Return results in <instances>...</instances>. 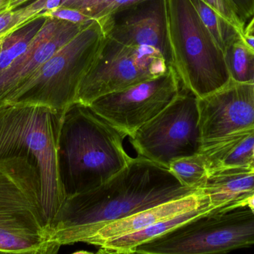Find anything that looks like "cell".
I'll return each instance as SVG.
<instances>
[{"instance_id": "35", "label": "cell", "mask_w": 254, "mask_h": 254, "mask_svg": "<svg viewBox=\"0 0 254 254\" xmlns=\"http://www.w3.org/2000/svg\"><path fill=\"white\" fill-rule=\"evenodd\" d=\"M71 254H96L91 253V252H86V251H80V252H74V253Z\"/></svg>"}, {"instance_id": "13", "label": "cell", "mask_w": 254, "mask_h": 254, "mask_svg": "<svg viewBox=\"0 0 254 254\" xmlns=\"http://www.w3.org/2000/svg\"><path fill=\"white\" fill-rule=\"evenodd\" d=\"M206 206L211 207L207 197L198 189L182 198L153 206L112 222L98 230L83 243L100 247L108 240L133 234L169 218Z\"/></svg>"}, {"instance_id": "15", "label": "cell", "mask_w": 254, "mask_h": 254, "mask_svg": "<svg viewBox=\"0 0 254 254\" xmlns=\"http://www.w3.org/2000/svg\"><path fill=\"white\" fill-rule=\"evenodd\" d=\"M199 189L213 208L210 214L239 208L244 200L254 194V167L210 170Z\"/></svg>"}, {"instance_id": "12", "label": "cell", "mask_w": 254, "mask_h": 254, "mask_svg": "<svg viewBox=\"0 0 254 254\" xmlns=\"http://www.w3.org/2000/svg\"><path fill=\"white\" fill-rule=\"evenodd\" d=\"M89 23L75 24L47 17L26 52L0 74V107L9 94L25 83Z\"/></svg>"}, {"instance_id": "29", "label": "cell", "mask_w": 254, "mask_h": 254, "mask_svg": "<svg viewBox=\"0 0 254 254\" xmlns=\"http://www.w3.org/2000/svg\"><path fill=\"white\" fill-rule=\"evenodd\" d=\"M241 37L246 46L254 52V36L244 34L241 35Z\"/></svg>"}, {"instance_id": "24", "label": "cell", "mask_w": 254, "mask_h": 254, "mask_svg": "<svg viewBox=\"0 0 254 254\" xmlns=\"http://www.w3.org/2000/svg\"><path fill=\"white\" fill-rule=\"evenodd\" d=\"M146 1L148 0H111L100 10L93 19L101 22L107 33H108L113 26L116 15Z\"/></svg>"}, {"instance_id": "20", "label": "cell", "mask_w": 254, "mask_h": 254, "mask_svg": "<svg viewBox=\"0 0 254 254\" xmlns=\"http://www.w3.org/2000/svg\"><path fill=\"white\" fill-rule=\"evenodd\" d=\"M168 169L183 186L192 189L201 188L209 173L207 161L201 153L176 160Z\"/></svg>"}, {"instance_id": "4", "label": "cell", "mask_w": 254, "mask_h": 254, "mask_svg": "<svg viewBox=\"0 0 254 254\" xmlns=\"http://www.w3.org/2000/svg\"><path fill=\"white\" fill-rule=\"evenodd\" d=\"M171 64L185 89L197 98L223 88L231 78L225 52L190 0H162Z\"/></svg>"}, {"instance_id": "28", "label": "cell", "mask_w": 254, "mask_h": 254, "mask_svg": "<svg viewBox=\"0 0 254 254\" xmlns=\"http://www.w3.org/2000/svg\"><path fill=\"white\" fill-rule=\"evenodd\" d=\"M246 207L254 212V194L244 200L239 206V208Z\"/></svg>"}, {"instance_id": "16", "label": "cell", "mask_w": 254, "mask_h": 254, "mask_svg": "<svg viewBox=\"0 0 254 254\" xmlns=\"http://www.w3.org/2000/svg\"><path fill=\"white\" fill-rule=\"evenodd\" d=\"M212 210L213 209L210 206H206L196 210L186 212L154 224L133 234L108 240L103 243L100 248L113 251L118 253L134 254L139 246L152 241L197 218L210 214Z\"/></svg>"}, {"instance_id": "10", "label": "cell", "mask_w": 254, "mask_h": 254, "mask_svg": "<svg viewBox=\"0 0 254 254\" xmlns=\"http://www.w3.org/2000/svg\"><path fill=\"white\" fill-rule=\"evenodd\" d=\"M182 89L183 85L176 70L169 66L158 77L101 97L89 106L128 137L165 110Z\"/></svg>"}, {"instance_id": "33", "label": "cell", "mask_w": 254, "mask_h": 254, "mask_svg": "<svg viewBox=\"0 0 254 254\" xmlns=\"http://www.w3.org/2000/svg\"><path fill=\"white\" fill-rule=\"evenodd\" d=\"M0 254H39L36 252H16L0 250Z\"/></svg>"}, {"instance_id": "1", "label": "cell", "mask_w": 254, "mask_h": 254, "mask_svg": "<svg viewBox=\"0 0 254 254\" xmlns=\"http://www.w3.org/2000/svg\"><path fill=\"white\" fill-rule=\"evenodd\" d=\"M168 168L143 157L98 188L68 197L54 224L51 254L63 246L83 243L103 227L141 210L189 195Z\"/></svg>"}, {"instance_id": "8", "label": "cell", "mask_w": 254, "mask_h": 254, "mask_svg": "<svg viewBox=\"0 0 254 254\" xmlns=\"http://www.w3.org/2000/svg\"><path fill=\"white\" fill-rule=\"evenodd\" d=\"M128 139L137 156L166 168L176 160L198 153L196 97L183 86L176 99Z\"/></svg>"}, {"instance_id": "25", "label": "cell", "mask_w": 254, "mask_h": 254, "mask_svg": "<svg viewBox=\"0 0 254 254\" xmlns=\"http://www.w3.org/2000/svg\"><path fill=\"white\" fill-rule=\"evenodd\" d=\"M111 0H62L61 7L76 9L93 19Z\"/></svg>"}, {"instance_id": "3", "label": "cell", "mask_w": 254, "mask_h": 254, "mask_svg": "<svg viewBox=\"0 0 254 254\" xmlns=\"http://www.w3.org/2000/svg\"><path fill=\"white\" fill-rule=\"evenodd\" d=\"M63 113L40 105L0 107V160L25 158L35 167L41 190L40 225L49 246L55 219L66 199L58 167Z\"/></svg>"}, {"instance_id": "22", "label": "cell", "mask_w": 254, "mask_h": 254, "mask_svg": "<svg viewBox=\"0 0 254 254\" xmlns=\"http://www.w3.org/2000/svg\"><path fill=\"white\" fill-rule=\"evenodd\" d=\"M37 16L27 6L0 13V40Z\"/></svg>"}, {"instance_id": "36", "label": "cell", "mask_w": 254, "mask_h": 254, "mask_svg": "<svg viewBox=\"0 0 254 254\" xmlns=\"http://www.w3.org/2000/svg\"><path fill=\"white\" fill-rule=\"evenodd\" d=\"M249 35H253V36H254V31H252V33H250V34H249Z\"/></svg>"}, {"instance_id": "19", "label": "cell", "mask_w": 254, "mask_h": 254, "mask_svg": "<svg viewBox=\"0 0 254 254\" xmlns=\"http://www.w3.org/2000/svg\"><path fill=\"white\" fill-rule=\"evenodd\" d=\"M225 58L231 80L254 84V52L237 34L225 50Z\"/></svg>"}, {"instance_id": "27", "label": "cell", "mask_w": 254, "mask_h": 254, "mask_svg": "<svg viewBox=\"0 0 254 254\" xmlns=\"http://www.w3.org/2000/svg\"><path fill=\"white\" fill-rule=\"evenodd\" d=\"M239 14L245 25H247L254 16V0H233Z\"/></svg>"}, {"instance_id": "6", "label": "cell", "mask_w": 254, "mask_h": 254, "mask_svg": "<svg viewBox=\"0 0 254 254\" xmlns=\"http://www.w3.org/2000/svg\"><path fill=\"white\" fill-rule=\"evenodd\" d=\"M40 216L35 167L25 158L0 160V250L50 254Z\"/></svg>"}, {"instance_id": "9", "label": "cell", "mask_w": 254, "mask_h": 254, "mask_svg": "<svg viewBox=\"0 0 254 254\" xmlns=\"http://www.w3.org/2000/svg\"><path fill=\"white\" fill-rule=\"evenodd\" d=\"M168 68L157 49L127 46L107 37L102 51L80 83L76 101L89 105L101 97L158 77Z\"/></svg>"}, {"instance_id": "37", "label": "cell", "mask_w": 254, "mask_h": 254, "mask_svg": "<svg viewBox=\"0 0 254 254\" xmlns=\"http://www.w3.org/2000/svg\"><path fill=\"white\" fill-rule=\"evenodd\" d=\"M253 158H254V152H253Z\"/></svg>"}, {"instance_id": "23", "label": "cell", "mask_w": 254, "mask_h": 254, "mask_svg": "<svg viewBox=\"0 0 254 254\" xmlns=\"http://www.w3.org/2000/svg\"><path fill=\"white\" fill-rule=\"evenodd\" d=\"M211 7L227 23L229 24L240 35L245 34L246 25L240 18L233 0H203Z\"/></svg>"}, {"instance_id": "14", "label": "cell", "mask_w": 254, "mask_h": 254, "mask_svg": "<svg viewBox=\"0 0 254 254\" xmlns=\"http://www.w3.org/2000/svg\"><path fill=\"white\" fill-rule=\"evenodd\" d=\"M107 37L127 46L154 48L162 54L170 66L171 57L166 34L162 0L131 13L121 22L114 21Z\"/></svg>"}, {"instance_id": "34", "label": "cell", "mask_w": 254, "mask_h": 254, "mask_svg": "<svg viewBox=\"0 0 254 254\" xmlns=\"http://www.w3.org/2000/svg\"><path fill=\"white\" fill-rule=\"evenodd\" d=\"M96 254H124L121 253H118V252H113V251L108 250V249H103V248H101V249L98 250V252H97Z\"/></svg>"}, {"instance_id": "17", "label": "cell", "mask_w": 254, "mask_h": 254, "mask_svg": "<svg viewBox=\"0 0 254 254\" xmlns=\"http://www.w3.org/2000/svg\"><path fill=\"white\" fill-rule=\"evenodd\" d=\"M254 131L222 140L198 153L207 161L209 171L221 168L254 167Z\"/></svg>"}, {"instance_id": "7", "label": "cell", "mask_w": 254, "mask_h": 254, "mask_svg": "<svg viewBox=\"0 0 254 254\" xmlns=\"http://www.w3.org/2000/svg\"><path fill=\"white\" fill-rule=\"evenodd\" d=\"M254 246V212L207 214L137 248L134 254H225Z\"/></svg>"}, {"instance_id": "26", "label": "cell", "mask_w": 254, "mask_h": 254, "mask_svg": "<svg viewBox=\"0 0 254 254\" xmlns=\"http://www.w3.org/2000/svg\"><path fill=\"white\" fill-rule=\"evenodd\" d=\"M42 16L46 17L55 18L61 20L67 21L75 24H86L92 20L86 15L76 9L67 8V7H59L52 11L43 13Z\"/></svg>"}, {"instance_id": "32", "label": "cell", "mask_w": 254, "mask_h": 254, "mask_svg": "<svg viewBox=\"0 0 254 254\" xmlns=\"http://www.w3.org/2000/svg\"><path fill=\"white\" fill-rule=\"evenodd\" d=\"M254 31V16L252 18V20L246 25V28H245V34H249Z\"/></svg>"}, {"instance_id": "11", "label": "cell", "mask_w": 254, "mask_h": 254, "mask_svg": "<svg viewBox=\"0 0 254 254\" xmlns=\"http://www.w3.org/2000/svg\"><path fill=\"white\" fill-rule=\"evenodd\" d=\"M198 152L234 136L254 131V84L231 80L222 89L197 98Z\"/></svg>"}, {"instance_id": "31", "label": "cell", "mask_w": 254, "mask_h": 254, "mask_svg": "<svg viewBox=\"0 0 254 254\" xmlns=\"http://www.w3.org/2000/svg\"><path fill=\"white\" fill-rule=\"evenodd\" d=\"M11 0H0V13L9 10Z\"/></svg>"}, {"instance_id": "5", "label": "cell", "mask_w": 254, "mask_h": 254, "mask_svg": "<svg viewBox=\"0 0 254 254\" xmlns=\"http://www.w3.org/2000/svg\"><path fill=\"white\" fill-rule=\"evenodd\" d=\"M107 33L91 21L3 101L4 105H40L63 113L76 102L80 83L101 53Z\"/></svg>"}, {"instance_id": "2", "label": "cell", "mask_w": 254, "mask_h": 254, "mask_svg": "<svg viewBox=\"0 0 254 254\" xmlns=\"http://www.w3.org/2000/svg\"><path fill=\"white\" fill-rule=\"evenodd\" d=\"M126 137L89 105L76 101L64 112L58 167L66 198L98 188L131 162Z\"/></svg>"}, {"instance_id": "21", "label": "cell", "mask_w": 254, "mask_h": 254, "mask_svg": "<svg viewBox=\"0 0 254 254\" xmlns=\"http://www.w3.org/2000/svg\"><path fill=\"white\" fill-rule=\"evenodd\" d=\"M190 1L204 26L208 30L219 47L225 52L227 47L239 34L238 33L203 0Z\"/></svg>"}, {"instance_id": "18", "label": "cell", "mask_w": 254, "mask_h": 254, "mask_svg": "<svg viewBox=\"0 0 254 254\" xmlns=\"http://www.w3.org/2000/svg\"><path fill=\"white\" fill-rule=\"evenodd\" d=\"M46 19V16L39 15L0 40V74L26 52L31 40Z\"/></svg>"}, {"instance_id": "30", "label": "cell", "mask_w": 254, "mask_h": 254, "mask_svg": "<svg viewBox=\"0 0 254 254\" xmlns=\"http://www.w3.org/2000/svg\"><path fill=\"white\" fill-rule=\"evenodd\" d=\"M29 0H11L9 10H13L17 9L19 6L22 5L24 3L27 2Z\"/></svg>"}]
</instances>
